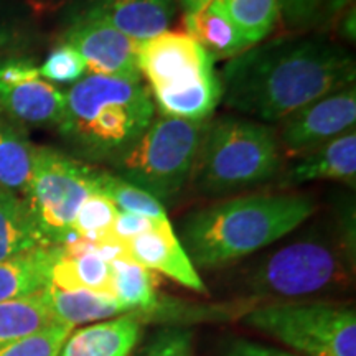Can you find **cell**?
Here are the masks:
<instances>
[{"label": "cell", "instance_id": "30", "mask_svg": "<svg viewBox=\"0 0 356 356\" xmlns=\"http://www.w3.org/2000/svg\"><path fill=\"white\" fill-rule=\"evenodd\" d=\"M71 330L74 328L55 322L35 335L0 346V356H58Z\"/></svg>", "mask_w": 356, "mask_h": 356}, {"label": "cell", "instance_id": "19", "mask_svg": "<svg viewBox=\"0 0 356 356\" xmlns=\"http://www.w3.org/2000/svg\"><path fill=\"white\" fill-rule=\"evenodd\" d=\"M44 296L55 322L68 325L71 328L129 314L126 307L114 296H106V293L65 291V289L48 286L44 289Z\"/></svg>", "mask_w": 356, "mask_h": 356}, {"label": "cell", "instance_id": "21", "mask_svg": "<svg viewBox=\"0 0 356 356\" xmlns=\"http://www.w3.org/2000/svg\"><path fill=\"white\" fill-rule=\"evenodd\" d=\"M50 286L65 291H89L114 296L113 264L92 252H70L58 246Z\"/></svg>", "mask_w": 356, "mask_h": 356}, {"label": "cell", "instance_id": "3", "mask_svg": "<svg viewBox=\"0 0 356 356\" xmlns=\"http://www.w3.org/2000/svg\"><path fill=\"white\" fill-rule=\"evenodd\" d=\"M58 132L88 165L114 167L134 149L155 118L150 89L142 79L86 74L65 91Z\"/></svg>", "mask_w": 356, "mask_h": 356}, {"label": "cell", "instance_id": "12", "mask_svg": "<svg viewBox=\"0 0 356 356\" xmlns=\"http://www.w3.org/2000/svg\"><path fill=\"white\" fill-rule=\"evenodd\" d=\"M129 257L155 274L167 275L197 293H208L198 270L191 264L170 220H160L144 234L136 236L124 244Z\"/></svg>", "mask_w": 356, "mask_h": 356}, {"label": "cell", "instance_id": "29", "mask_svg": "<svg viewBox=\"0 0 356 356\" xmlns=\"http://www.w3.org/2000/svg\"><path fill=\"white\" fill-rule=\"evenodd\" d=\"M348 2L350 0H279L280 20L296 32L323 29Z\"/></svg>", "mask_w": 356, "mask_h": 356}, {"label": "cell", "instance_id": "27", "mask_svg": "<svg viewBox=\"0 0 356 356\" xmlns=\"http://www.w3.org/2000/svg\"><path fill=\"white\" fill-rule=\"evenodd\" d=\"M221 3L251 44L264 42L280 22L279 0H221Z\"/></svg>", "mask_w": 356, "mask_h": 356}, {"label": "cell", "instance_id": "25", "mask_svg": "<svg viewBox=\"0 0 356 356\" xmlns=\"http://www.w3.org/2000/svg\"><path fill=\"white\" fill-rule=\"evenodd\" d=\"M55 323L44 291L24 299L0 302V346L10 345Z\"/></svg>", "mask_w": 356, "mask_h": 356}, {"label": "cell", "instance_id": "16", "mask_svg": "<svg viewBox=\"0 0 356 356\" xmlns=\"http://www.w3.org/2000/svg\"><path fill=\"white\" fill-rule=\"evenodd\" d=\"M145 325L124 314L71 330L58 356H132Z\"/></svg>", "mask_w": 356, "mask_h": 356}, {"label": "cell", "instance_id": "23", "mask_svg": "<svg viewBox=\"0 0 356 356\" xmlns=\"http://www.w3.org/2000/svg\"><path fill=\"white\" fill-rule=\"evenodd\" d=\"M113 264L114 297L140 320L159 304V277L147 267L132 259H118Z\"/></svg>", "mask_w": 356, "mask_h": 356}, {"label": "cell", "instance_id": "8", "mask_svg": "<svg viewBox=\"0 0 356 356\" xmlns=\"http://www.w3.org/2000/svg\"><path fill=\"white\" fill-rule=\"evenodd\" d=\"M96 167L53 147H35L32 175L22 197L47 246L71 241L84 200L96 191Z\"/></svg>", "mask_w": 356, "mask_h": 356}, {"label": "cell", "instance_id": "14", "mask_svg": "<svg viewBox=\"0 0 356 356\" xmlns=\"http://www.w3.org/2000/svg\"><path fill=\"white\" fill-rule=\"evenodd\" d=\"M280 188H296L315 180L343 181L351 188L356 184V131H348L327 144L310 150L282 172Z\"/></svg>", "mask_w": 356, "mask_h": 356}, {"label": "cell", "instance_id": "7", "mask_svg": "<svg viewBox=\"0 0 356 356\" xmlns=\"http://www.w3.org/2000/svg\"><path fill=\"white\" fill-rule=\"evenodd\" d=\"M243 318L305 356H356V314L350 305L314 300L261 304Z\"/></svg>", "mask_w": 356, "mask_h": 356}, {"label": "cell", "instance_id": "32", "mask_svg": "<svg viewBox=\"0 0 356 356\" xmlns=\"http://www.w3.org/2000/svg\"><path fill=\"white\" fill-rule=\"evenodd\" d=\"M139 356H193V332L188 327L167 325L142 348Z\"/></svg>", "mask_w": 356, "mask_h": 356}, {"label": "cell", "instance_id": "17", "mask_svg": "<svg viewBox=\"0 0 356 356\" xmlns=\"http://www.w3.org/2000/svg\"><path fill=\"white\" fill-rule=\"evenodd\" d=\"M184 25L186 35L195 40L213 61H228L252 47L231 20L221 0H211L197 13H185Z\"/></svg>", "mask_w": 356, "mask_h": 356}, {"label": "cell", "instance_id": "9", "mask_svg": "<svg viewBox=\"0 0 356 356\" xmlns=\"http://www.w3.org/2000/svg\"><path fill=\"white\" fill-rule=\"evenodd\" d=\"M355 122L356 88L351 84L310 102L280 122L277 139L282 157L299 159L345 132L353 131Z\"/></svg>", "mask_w": 356, "mask_h": 356}, {"label": "cell", "instance_id": "35", "mask_svg": "<svg viewBox=\"0 0 356 356\" xmlns=\"http://www.w3.org/2000/svg\"><path fill=\"white\" fill-rule=\"evenodd\" d=\"M355 8H346V12L340 17V24H338V33L345 40L346 43L355 44L356 40V30H355Z\"/></svg>", "mask_w": 356, "mask_h": 356}, {"label": "cell", "instance_id": "6", "mask_svg": "<svg viewBox=\"0 0 356 356\" xmlns=\"http://www.w3.org/2000/svg\"><path fill=\"white\" fill-rule=\"evenodd\" d=\"M208 121L155 115L131 152L113 167V173L165 207L190 181Z\"/></svg>", "mask_w": 356, "mask_h": 356}, {"label": "cell", "instance_id": "34", "mask_svg": "<svg viewBox=\"0 0 356 356\" xmlns=\"http://www.w3.org/2000/svg\"><path fill=\"white\" fill-rule=\"evenodd\" d=\"M226 356H293L286 351H280L270 346L254 343L249 340H238L229 346Z\"/></svg>", "mask_w": 356, "mask_h": 356}, {"label": "cell", "instance_id": "15", "mask_svg": "<svg viewBox=\"0 0 356 356\" xmlns=\"http://www.w3.org/2000/svg\"><path fill=\"white\" fill-rule=\"evenodd\" d=\"M178 0H84L78 10L102 17L137 42L167 32L175 19Z\"/></svg>", "mask_w": 356, "mask_h": 356}, {"label": "cell", "instance_id": "28", "mask_svg": "<svg viewBox=\"0 0 356 356\" xmlns=\"http://www.w3.org/2000/svg\"><path fill=\"white\" fill-rule=\"evenodd\" d=\"M119 208L106 195L95 191L84 200L71 226V238L104 241L109 238Z\"/></svg>", "mask_w": 356, "mask_h": 356}, {"label": "cell", "instance_id": "13", "mask_svg": "<svg viewBox=\"0 0 356 356\" xmlns=\"http://www.w3.org/2000/svg\"><path fill=\"white\" fill-rule=\"evenodd\" d=\"M65 91L42 76L0 84V114L22 127H56L65 114Z\"/></svg>", "mask_w": 356, "mask_h": 356}, {"label": "cell", "instance_id": "11", "mask_svg": "<svg viewBox=\"0 0 356 356\" xmlns=\"http://www.w3.org/2000/svg\"><path fill=\"white\" fill-rule=\"evenodd\" d=\"M137 66L152 91L180 89L216 73L213 58L188 35L177 32L139 42Z\"/></svg>", "mask_w": 356, "mask_h": 356}, {"label": "cell", "instance_id": "1", "mask_svg": "<svg viewBox=\"0 0 356 356\" xmlns=\"http://www.w3.org/2000/svg\"><path fill=\"white\" fill-rule=\"evenodd\" d=\"M221 102L249 119L275 124L355 84V56L322 38H277L252 44L220 71Z\"/></svg>", "mask_w": 356, "mask_h": 356}, {"label": "cell", "instance_id": "36", "mask_svg": "<svg viewBox=\"0 0 356 356\" xmlns=\"http://www.w3.org/2000/svg\"><path fill=\"white\" fill-rule=\"evenodd\" d=\"M184 13H197L208 6L211 0H178Z\"/></svg>", "mask_w": 356, "mask_h": 356}, {"label": "cell", "instance_id": "26", "mask_svg": "<svg viewBox=\"0 0 356 356\" xmlns=\"http://www.w3.org/2000/svg\"><path fill=\"white\" fill-rule=\"evenodd\" d=\"M96 191L113 200L119 211L147 216L150 220H168L165 207L157 198L104 168L96 170Z\"/></svg>", "mask_w": 356, "mask_h": 356}, {"label": "cell", "instance_id": "22", "mask_svg": "<svg viewBox=\"0 0 356 356\" xmlns=\"http://www.w3.org/2000/svg\"><path fill=\"white\" fill-rule=\"evenodd\" d=\"M47 246L22 195L0 186V261Z\"/></svg>", "mask_w": 356, "mask_h": 356}, {"label": "cell", "instance_id": "5", "mask_svg": "<svg viewBox=\"0 0 356 356\" xmlns=\"http://www.w3.org/2000/svg\"><path fill=\"white\" fill-rule=\"evenodd\" d=\"M355 257L341 239L307 233L262 257L244 280L252 300L310 302L350 286Z\"/></svg>", "mask_w": 356, "mask_h": 356}, {"label": "cell", "instance_id": "10", "mask_svg": "<svg viewBox=\"0 0 356 356\" xmlns=\"http://www.w3.org/2000/svg\"><path fill=\"white\" fill-rule=\"evenodd\" d=\"M61 42L74 48L86 61L89 74L140 79L137 66L139 42L96 13L78 10L61 35Z\"/></svg>", "mask_w": 356, "mask_h": 356}, {"label": "cell", "instance_id": "31", "mask_svg": "<svg viewBox=\"0 0 356 356\" xmlns=\"http://www.w3.org/2000/svg\"><path fill=\"white\" fill-rule=\"evenodd\" d=\"M38 73L51 84H74L86 76L88 66L74 48L61 42L38 66Z\"/></svg>", "mask_w": 356, "mask_h": 356}, {"label": "cell", "instance_id": "24", "mask_svg": "<svg viewBox=\"0 0 356 356\" xmlns=\"http://www.w3.org/2000/svg\"><path fill=\"white\" fill-rule=\"evenodd\" d=\"M35 147L24 127L0 114V186L24 193L32 175Z\"/></svg>", "mask_w": 356, "mask_h": 356}, {"label": "cell", "instance_id": "18", "mask_svg": "<svg viewBox=\"0 0 356 356\" xmlns=\"http://www.w3.org/2000/svg\"><path fill=\"white\" fill-rule=\"evenodd\" d=\"M58 246H42L0 261V302L24 299L51 284Z\"/></svg>", "mask_w": 356, "mask_h": 356}, {"label": "cell", "instance_id": "4", "mask_svg": "<svg viewBox=\"0 0 356 356\" xmlns=\"http://www.w3.org/2000/svg\"><path fill=\"white\" fill-rule=\"evenodd\" d=\"M282 170L277 131L238 115L210 119L190 181L203 197L220 198L275 180Z\"/></svg>", "mask_w": 356, "mask_h": 356}, {"label": "cell", "instance_id": "33", "mask_svg": "<svg viewBox=\"0 0 356 356\" xmlns=\"http://www.w3.org/2000/svg\"><path fill=\"white\" fill-rule=\"evenodd\" d=\"M157 221L160 220H150V218L147 216L134 215V213H127V211H119L108 239H114V241L126 244L129 239L136 238V236L144 234L149 229H152Z\"/></svg>", "mask_w": 356, "mask_h": 356}, {"label": "cell", "instance_id": "37", "mask_svg": "<svg viewBox=\"0 0 356 356\" xmlns=\"http://www.w3.org/2000/svg\"><path fill=\"white\" fill-rule=\"evenodd\" d=\"M13 40V33L10 29H7V26L0 25V50H3V48L8 47V44L12 43Z\"/></svg>", "mask_w": 356, "mask_h": 356}, {"label": "cell", "instance_id": "2", "mask_svg": "<svg viewBox=\"0 0 356 356\" xmlns=\"http://www.w3.org/2000/svg\"><path fill=\"white\" fill-rule=\"evenodd\" d=\"M315 210V200L299 193L226 198L190 211L178 239L195 269H218L280 241Z\"/></svg>", "mask_w": 356, "mask_h": 356}, {"label": "cell", "instance_id": "20", "mask_svg": "<svg viewBox=\"0 0 356 356\" xmlns=\"http://www.w3.org/2000/svg\"><path fill=\"white\" fill-rule=\"evenodd\" d=\"M155 109L167 118L185 119V121H207L215 114L221 102L222 88L220 74L200 79L190 86L180 89H157L150 91Z\"/></svg>", "mask_w": 356, "mask_h": 356}]
</instances>
